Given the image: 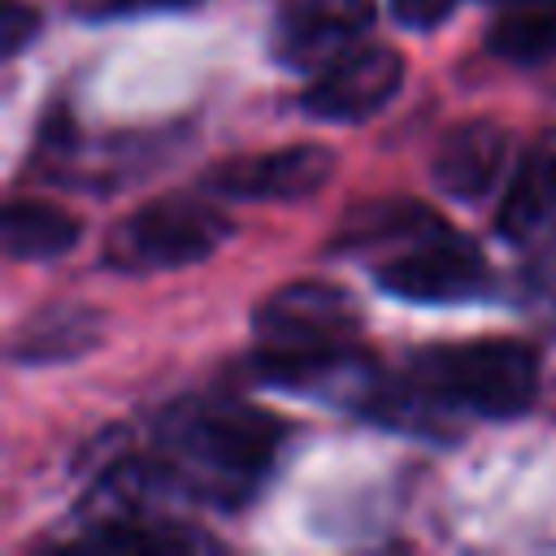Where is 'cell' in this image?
<instances>
[{
    "label": "cell",
    "instance_id": "8992f818",
    "mask_svg": "<svg viewBox=\"0 0 556 556\" xmlns=\"http://www.w3.org/2000/svg\"><path fill=\"white\" fill-rule=\"evenodd\" d=\"M334 174V152L326 143H287L269 152L230 156L208 169L204 191L226 200H308Z\"/></svg>",
    "mask_w": 556,
    "mask_h": 556
},
{
    "label": "cell",
    "instance_id": "5b68a950",
    "mask_svg": "<svg viewBox=\"0 0 556 556\" xmlns=\"http://www.w3.org/2000/svg\"><path fill=\"white\" fill-rule=\"evenodd\" d=\"M400 83H404V61L395 48L356 43L317 70L300 104L308 117L321 122H365L395 100Z\"/></svg>",
    "mask_w": 556,
    "mask_h": 556
},
{
    "label": "cell",
    "instance_id": "4fadbf2b",
    "mask_svg": "<svg viewBox=\"0 0 556 556\" xmlns=\"http://www.w3.org/2000/svg\"><path fill=\"white\" fill-rule=\"evenodd\" d=\"M100 339V317L96 308H48L39 313L13 343V356L17 361H65V356H78L87 352L91 343Z\"/></svg>",
    "mask_w": 556,
    "mask_h": 556
},
{
    "label": "cell",
    "instance_id": "8fae6325",
    "mask_svg": "<svg viewBox=\"0 0 556 556\" xmlns=\"http://www.w3.org/2000/svg\"><path fill=\"white\" fill-rule=\"evenodd\" d=\"M486 48L508 65H543L556 56V0H500Z\"/></svg>",
    "mask_w": 556,
    "mask_h": 556
},
{
    "label": "cell",
    "instance_id": "9a60e30c",
    "mask_svg": "<svg viewBox=\"0 0 556 556\" xmlns=\"http://www.w3.org/2000/svg\"><path fill=\"white\" fill-rule=\"evenodd\" d=\"M460 0H391V13L400 26H413V30H430L439 26Z\"/></svg>",
    "mask_w": 556,
    "mask_h": 556
},
{
    "label": "cell",
    "instance_id": "277c9868",
    "mask_svg": "<svg viewBox=\"0 0 556 556\" xmlns=\"http://www.w3.org/2000/svg\"><path fill=\"white\" fill-rule=\"evenodd\" d=\"M378 287L395 300H417V304H452V300H469L486 287L491 269L486 256L456 235L452 226L400 248L395 256H387L374 269Z\"/></svg>",
    "mask_w": 556,
    "mask_h": 556
},
{
    "label": "cell",
    "instance_id": "7a4b0ae2",
    "mask_svg": "<svg viewBox=\"0 0 556 556\" xmlns=\"http://www.w3.org/2000/svg\"><path fill=\"white\" fill-rule=\"evenodd\" d=\"M404 378L434 413L508 421L521 417L539 395V356L521 339L434 343L408 361Z\"/></svg>",
    "mask_w": 556,
    "mask_h": 556
},
{
    "label": "cell",
    "instance_id": "7c38bea8",
    "mask_svg": "<svg viewBox=\"0 0 556 556\" xmlns=\"http://www.w3.org/2000/svg\"><path fill=\"white\" fill-rule=\"evenodd\" d=\"M0 230H4V252L9 256L52 261V256H65L78 243L83 222L70 208L48 204V200H9Z\"/></svg>",
    "mask_w": 556,
    "mask_h": 556
},
{
    "label": "cell",
    "instance_id": "30bf717a",
    "mask_svg": "<svg viewBox=\"0 0 556 556\" xmlns=\"http://www.w3.org/2000/svg\"><path fill=\"white\" fill-rule=\"evenodd\" d=\"M443 226L447 222L434 208H426L421 200L391 195V200L356 204L343 217V226L334 230V248H408Z\"/></svg>",
    "mask_w": 556,
    "mask_h": 556
},
{
    "label": "cell",
    "instance_id": "2e32d148",
    "mask_svg": "<svg viewBox=\"0 0 556 556\" xmlns=\"http://www.w3.org/2000/svg\"><path fill=\"white\" fill-rule=\"evenodd\" d=\"M195 0H96V17H135V13H169V9H191Z\"/></svg>",
    "mask_w": 556,
    "mask_h": 556
},
{
    "label": "cell",
    "instance_id": "5bb4252c",
    "mask_svg": "<svg viewBox=\"0 0 556 556\" xmlns=\"http://www.w3.org/2000/svg\"><path fill=\"white\" fill-rule=\"evenodd\" d=\"M35 9H26L22 0H4V9H0V43H4V56H13V52H22V43L35 35Z\"/></svg>",
    "mask_w": 556,
    "mask_h": 556
},
{
    "label": "cell",
    "instance_id": "9c48e42d",
    "mask_svg": "<svg viewBox=\"0 0 556 556\" xmlns=\"http://www.w3.org/2000/svg\"><path fill=\"white\" fill-rule=\"evenodd\" d=\"M495 226L517 248L556 235V130L534 139L530 152L521 156V165L504 191Z\"/></svg>",
    "mask_w": 556,
    "mask_h": 556
},
{
    "label": "cell",
    "instance_id": "ba28073f",
    "mask_svg": "<svg viewBox=\"0 0 556 556\" xmlns=\"http://www.w3.org/2000/svg\"><path fill=\"white\" fill-rule=\"evenodd\" d=\"M504 161H508V130L491 117H469L439 139L430 178L452 200H482L500 182Z\"/></svg>",
    "mask_w": 556,
    "mask_h": 556
},
{
    "label": "cell",
    "instance_id": "3957f363",
    "mask_svg": "<svg viewBox=\"0 0 556 556\" xmlns=\"http://www.w3.org/2000/svg\"><path fill=\"white\" fill-rule=\"evenodd\" d=\"M235 222L204 195H161L122 217L104 239V265L130 278L195 265L222 248Z\"/></svg>",
    "mask_w": 556,
    "mask_h": 556
},
{
    "label": "cell",
    "instance_id": "e0dca14e",
    "mask_svg": "<svg viewBox=\"0 0 556 556\" xmlns=\"http://www.w3.org/2000/svg\"><path fill=\"white\" fill-rule=\"evenodd\" d=\"M552 313H556V282H552Z\"/></svg>",
    "mask_w": 556,
    "mask_h": 556
},
{
    "label": "cell",
    "instance_id": "52a82bcc",
    "mask_svg": "<svg viewBox=\"0 0 556 556\" xmlns=\"http://www.w3.org/2000/svg\"><path fill=\"white\" fill-rule=\"evenodd\" d=\"M374 26V0H291L278 17L274 52L291 70H321Z\"/></svg>",
    "mask_w": 556,
    "mask_h": 556
},
{
    "label": "cell",
    "instance_id": "6da1fadb",
    "mask_svg": "<svg viewBox=\"0 0 556 556\" xmlns=\"http://www.w3.org/2000/svg\"><path fill=\"white\" fill-rule=\"evenodd\" d=\"M278 443L282 426L274 413L243 400L200 395L165 408V417L156 421L152 460L161 465L174 495L239 508L274 469Z\"/></svg>",
    "mask_w": 556,
    "mask_h": 556
}]
</instances>
